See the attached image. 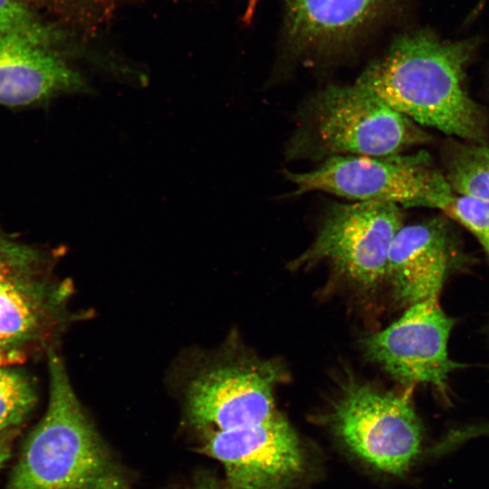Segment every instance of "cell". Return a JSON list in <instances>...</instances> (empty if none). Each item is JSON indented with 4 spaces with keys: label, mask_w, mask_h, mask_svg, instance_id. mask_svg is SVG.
Here are the masks:
<instances>
[{
    "label": "cell",
    "mask_w": 489,
    "mask_h": 489,
    "mask_svg": "<svg viewBox=\"0 0 489 489\" xmlns=\"http://www.w3.org/2000/svg\"><path fill=\"white\" fill-rule=\"evenodd\" d=\"M472 41L444 42L427 33L398 37L356 83L419 126L478 141L484 121L464 86Z\"/></svg>",
    "instance_id": "6da1fadb"
},
{
    "label": "cell",
    "mask_w": 489,
    "mask_h": 489,
    "mask_svg": "<svg viewBox=\"0 0 489 489\" xmlns=\"http://www.w3.org/2000/svg\"><path fill=\"white\" fill-rule=\"evenodd\" d=\"M49 371L46 412L26 440L7 489H131L55 354L49 355Z\"/></svg>",
    "instance_id": "7a4b0ae2"
},
{
    "label": "cell",
    "mask_w": 489,
    "mask_h": 489,
    "mask_svg": "<svg viewBox=\"0 0 489 489\" xmlns=\"http://www.w3.org/2000/svg\"><path fill=\"white\" fill-rule=\"evenodd\" d=\"M430 136L376 94L354 82L319 91L300 109L286 145L288 160L406 152Z\"/></svg>",
    "instance_id": "3957f363"
},
{
    "label": "cell",
    "mask_w": 489,
    "mask_h": 489,
    "mask_svg": "<svg viewBox=\"0 0 489 489\" xmlns=\"http://www.w3.org/2000/svg\"><path fill=\"white\" fill-rule=\"evenodd\" d=\"M283 174L294 187V196L318 191L353 201L441 210L455 197L445 175L425 150L379 156H335L321 161L311 170H285Z\"/></svg>",
    "instance_id": "277c9868"
},
{
    "label": "cell",
    "mask_w": 489,
    "mask_h": 489,
    "mask_svg": "<svg viewBox=\"0 0 489 489\" xmlns=\"http://www.w3.org/2000/svg\"><path fill=\"white\" fill-rule=\"evenodd\" d=\"M412 387L384 390L347 378L330 402L326 421L353 455L371 466L399 475L420 451L422 427Z\"/></svg>",
    "instance_id": "5b68a950"
},
{
    "label": "cell",
    "mask_w": 489,
    "mask_h": 489,
    "mask_svg": "<svg viewBox=\"0 0 489 489\" xmlns=\"http://www.w3.org/2000/svg\"><path fill=\"white\" fill-rule=\"evenodd\" d=\"M404 225L402 207L383 202L333 203L292 268L325 263L350 284L372 292L386 282L391 242Z\"/></svg>",
    "instance_id": "8992f818"
},
{
    "label": "cell",
    "mask_w": 489,
    "mask_h": 489,
    "mask_svg": "<svg viewBox=\"0 0 489 489\" xmlns=\"http://www.w3.org/2000/svg\"><path fill=\"white\" fill-rule=\"evenodd\" d=\"M285 378L282 363L254 356L208 367L188 385V420L203 434L268 421L280 414L274 390Z\"/></svg>",
    "instance_id": "52a82bcc"
},
{
    "label": "cell",
    "mask_w": 489,
    "mask_h": 489,
    "mask_svg": "<svg viewBox=\"0 0 489 489\" xmlns=\"http://www.w3.org/2000/svg\"><path fill=\"white\" fill-rule=\"evenodd\" d=\"M455 322L438 297H430L407 306L397 321L363 338L360 347L369 360L398 382L429 385L446 396L449 375L463 367L448 354Z\"/></svg>",
    "instance_id": "ba28073f"
},
{
    "label": "cell",
    "mask_w": 489,
    "mask_h": 489,
    "mask_svg": "<svg viewBox=\"0 0 489 489\" xmlns=\"http://www.w3.org/2000/svg\"><path fill=\"white\" fill-rule=\"evenodd\" d=\"M203 435L201 451L222 463L229 489H287L303 471L298 436L281 413L260 424Z\"/></svg>",
    "instance_id": "9c48e42d"
},
{
    "label": "cell",
    "mask_w": 489,
    "mask_h": 489,
    "mask_svg": "<svg viewBox=\"0 0 489 489\" xmlns=\"http://www.w3.org/2000/svg\"><path fill=\"white\" fill-rule=\"evenodd\" d=\"M452 261L449 234L443 220L404 224L390 244L386 282L396 301L406 306L438 297Z\"/></svg>",
    "instance_id": "30bf717a"
},
{
    "label": "cell",
    "mask_w": 489,
    "mask_h": 489,
    "mask_svg": "<svg viewBox=\"0 0 489 489\" xmlns=\"http://www.w3.org/2000/svg\"><path fill=\"white\" fill-rule=\"evenodd\" d=\"M86 87L78 72L51 46L0 34V105L30 106Z\"/></svg>",
    "instance_id": "8fae6325"
},
{
    "label": "cell",
    "mask_w": 489,
    "mask_h": 489,
    "mask_svg": "<svg viewBox=\"0 0 489 489\" xmlns=\"http://www.w3.org/2000/svg\"><path fill=\"white\" fill-rule=\"evenodd\" d=\"M395 1L285 0L287 31L297 46H331L357 33Z\"/></svg>",
    "instance_id": "7c38bea8"
},
{
    "label": "cell",
    "mask_w": 489,
    "mask_h": 489,
    "mask_svg": "<svg viewBox=\"0 0 489 489\" xmlns=\"http://www.w3.org/2000/svg\"><path fill=\"white\" fill-rule=\"evenodd\" d=\"M27 279L0 283V343L6 347L32 332L40 318L39 303Z\"/></svg>",
    "instance_id": "4fadbf2b"
},
{
    "label": "cell",
    "mask_w": 489,
    "mask_h": 489,
    "mask_svg": "<svg viewBox=\"0 0 489 489\" xmlns=\"http://www.w3.org/2000/svg\"><path fill=\"white\" fill-rule=\"evenodd\" d=\"M445 175L453 192L489 202V147L455 146L446 158Z\"/></svg>",
    "instance_id": "5bb4252c"
},
{
    "label": "cell",
    "mask_w": 489,
    "mask_h": 489,
    "mask_svg": "<svg viewBox=\"0 0 489 489\" xmlns=\"http://www.w3.org/2000/svg\"><path fill=\"white\" fill-rule=\"evenodd\" d=\"M0 34H14L53 47L61 38L51 24L23 0H0Z\"/></svg>",
    "instance_id": "9a60e30c"
},
{
    "label": "cell",
    "mask_w": 489,
    "mask_h": 489,
    "mask_svg": "<svg viewBox=\"0 0 489 489\" xmlns=\"http://www.w3.org/2000/svg\"><path fill=\"white\" fill-rule=\"evenodd\" d=\"M36 400L29 379L0 365V431L22 422Z\"/></svg>",
    "instance_id": "2e32d148"
},
{
    "label": "cell",
    "mask_w": 489,
    "mask_h": 489,
    "mask_svg": "<svg viewBox=\"0 0 489 489\" xmlns=\"http://www.w3.org/2000/svg\"><path fill=\"white\" fill-rule=\"evenodd\" d=\"M38 14H47L57 24L81 25L107 15L119 0H23Z\"/></svg>",
    "instance_id": "e0dca14e"
},
{
    "label": "cell",
    "mask_w": 489,
    "mask_h": 489,
    "mask_svg": "<svg viewBox=\"0 0 489 489\" xmlns=\"http://www.w3.org/2000/svg\"><path fill=\"white\" fill-rule=\"evenodd\" d=\"M449 216L466 227L489 255V202L455 196L443 209Z\"/></svg>",
    "instance_id": "ac0fdd59"
},
{
    "label": "cell",
    "mask_w": 489,
    "mask_h": 489,
    "mask_svg": "<svg viewBox=\"0 0 489 489\" xmlns=\"http://www.w3.org/2000/svg\"><path fill=\"white\" fill-rule=\"evenodd\" d=\"M39 264V253L10 239L0 230V283L29 276Z\"/></svg>",
    "instance_id": "d6986e66"
},
{
    "label": "cell",
    "mask_w": 489,
    "mask_h": 489,
    "mask_svg": "<svg viewBox=\"0 0 489 489\" xmlns=\"http://www.w3.org/2000/svg\"><path fill=\"white\" fill-rule=\"evenodd\" d=\"M260 1L261 0H247L246 5H245V11L244 14V21L245 23H248L251 21Z\"/></svg>",
    "instance_id": "ffe728a7"
},
{
    "label": "cell",
    "mask_w": 489,
    "mask_h": 489,
    "mask_svg": "<svg viewBox=\"0 0 489 489\" xmlns=\"http://www.w3.org/2000/svg\"><path fill=\"white\" fill-rule=\"evenodd\" d=\"M9 457V450L5 444L0 439V469Z\"/></svg>",
    "instance_id": "44dd1931"
},
{
    "label": "cell",
    "mask_w": 489,
    "mask_h": 489,
    "mask_svg": "<svg viewBox=\"0 0 489 489\" xmlns=\"http://www.w3.org/2000/svg\"><path fill=\"white\" fill-rule=\"evenodd\" d=\"M194 489H218L210 480H203Z\"/></svg>",
    "instance_id": "7402d4cb"
},
{
    "label": "cell",
    "mask_w": 489,
    "mask_h": 489,
    "mask_svg": "<svg viewBox=\"0 0 489 489\" xmlns=\"http://www.w3.org/2000/svg\"><path fill=\"white\" fill-rule=\"evenodd\" d=\"M10 360V354H4L3 350H0V365H5V362H8Z\"/></svg>",
    "instance_id": "603a6c76"
},
{
    "label": "cell",
    "mask_w": 489,
    "mask_h": 489,
    "mask_svg": "<svg viewBox=\"0 0 489 489\" xmlns=\"http://www.w3.org/2000/svg\"><path fill=\"white\" fill-rule=\"evenodd\" d=\"M6 346L3 345L2 343H0V350H3V349H5Z\"/></svg>",
    "instance_id": "cb8c5ba5"
}]
</instances>
